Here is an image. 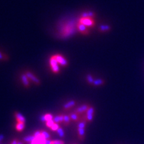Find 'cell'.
I'll use <instances>...</instances> for the list:
<instances>
[{"label": "cell", "mask_w": 144, "mask_h": 144, "mask_svg": "<svg viewBox=\"0 0 144 144\" xmlns=\"http://www.w3.org/2000/svg\"><path fill=\"white\" fill-rule=\"evenodd\" d=\"M71 118L69 117V116H67V115H65L64 116V124L65 125H67L68 124H69L70 123V121H71Z\"/></svg>", "instance_id": "18"}, {"label": "cell", "mask_w": 144, "mask_h": 144, "mask_svg": "<svg viewBox=\"0 0 144 144\" xmlns=\"http://www.w3.org/2000/svg\"><path fill=\"white\" fill-rule=\"evenodd\" d=\"M26 76H27L29 80H31L33 83H34L36 85H39L40 84V80L38 78H37L33 73H32L30 71H27L26 73Z\"/></svg>", "instance_id": "3"}, {"label": "cell", "mask_w": 144, "mask_h": 144, "mask_svg": "<svg viewBox=\"0 0 144 144\" xmlns=\"http://www.w3.org/2000/svg\"><path fill=\"white\" fill-rule=\"evenodd\" d=\"M4 59V57L3 55V53L0 52V60H2V59Z\"/></svg>", "instance_id": "32"}, {"label": "cell", "mask_w": 144, "mask_h": 144, "mask_svg": "<svg viewBox=\"0 0 144 144\" xmlns=\"http://www.w3.org/2000/svg\"><path fill=\"white\" fill-rule=\"evenodd\" d=\"M50 64L52 70L53 72L55 73H59L60 71V67H59V64L54 57V56H52L50 59Z\"/></svg>", "instance_id": "1"}, {"label": "cell", "mask_w": 144, "mask_h": 144, "mask_svg": "<svg viewBox=\"0 0 144 144\" xmlns=\"http://www.w3.org/2000/svg\"><path fill=\"white\" fill-rule=\"evenodd\" d=\"M17 144H23V143H22V142H18Z\"/></svg>", "instance_id": "35"}, {"label": "cell", "mask_w": 144, "mask_h": 144, "mask_svg": "<svg viewBox=\"0 0 144 144\" xmlns=\"http://www.w3.org/2000/svg\"><path fill=\"white\" fill-rule=\"evenodd\" d=\"M86 79H87V81H88V82L89 83H92V84H93V81H94V79H93V77L90 74H88V76H86Z\"/></svg>", "instance_id": "22"}, {"label": "cell", "mask_w": 144, "mask_h": 144, "mask_svg": "<svg viewBox=\"0 0 144 144\" xmlns=\"http://www.w3.org/2000/svg\"><path fill=\"white\" fill-rule=\"evenodd\" d=\"M3 138H4V136H3V135H2V134L0 135V143H1V142L2 141Z\"/></svg>", "instance_id": "33"}, {"label": "cell", "mask_w": 144, "mask_h": 144, "mask_svg": "<svg viewBox=\"0 0 144 144\" xmlns=\"http://www.w3.org/2000/svg\"><path fill=\"white\" fill-rule=\"evenodd\" d=\"M41 135L45 139H50V135L45 131H41Z\"/></svg>", "instance_id": "19"}, {"label": "cell", "mask_w": 144, "mask_h": 144, "mask_svg": "<svg viewBox=\"0 0 144 144\" xmlns=\"http://www.w3.org/2000/svg\"><path fill=\"white\" fill-rule=\"evenodd\" d=\"M54 57L55 58V59L57 60V62H58V64L60 65H62V66H67V64H68V62H67V60L65 57L59 54H56L54 55H53Z\"/></svg>", "instance_id": "2"}, {"label": "cell", "mask_w": 144, "mask_h": 144, "mask_svg": "<svg viewBox=\"0 0 144 144\" xmlns=\"http://www.w3.org/2000/svg\"><path fill=\"white\" fill-rule=\"evenodd\" d=\"M51 144H64V142L60 140H54V141H52Z\"/></svg>", "instance_id": "26"}, {"label": "cell", "mask_w": 144, "mask_h": 144, "mask_svg": "<svg viewBox=\"0 0 144 144\" xmlns=\"http://www.w3.org/2000/svg\"><path fill=\"white\" fill-rule=\"evenodd\" d=\"M41 135V131H36V132H35V133H34V136L36 137V139H37V138H38L39 137H40Z\"/></svg>", "instance_id": "28"}, {"label": "cell", "mask_w": 144, "mask_h": 144, "mask_svg": "<svg viewBox=\"0 0 144 144\" xmlns=\"http://www.w3.org/2000/svg\"><path fill=\"white\" fill-rule=\"evenodd\" d=\"M59 121H60V123L64 122V115H59Z\"/></svg>", "instance_id": "29"}, {"label": "cell", "mask_w": 144, "mask_h": 144, "mask_svg": "<svg viewBox=\"0 0 144 144\" xmlns=\"http://www.w3.org/2000/svg\"><path fill=\"white\" fill-rule=\"evenodd\" d=\"M41 121H45V118H44V116H41Z\"/></svg>", "instance_id": "34"}, {"label": "cell", "mask_w": 144, "mask_h": 144, "mask_svg": "<svg viewBox=\"0 0 144 144\" xmlns=\"http://www.w3.org/2000/svg\"><path fill=\"white\" fill-rule=\"evenodd\" d=\"M53 121L55 122V123H60V121H59V116H55L54 118H53Z\"/></svg>", "instance_id": "27"}, {"label": "cell", "mask_w": 144, "mask_h": 144, "mask_svg": "<svg viewBox=\"0 0 144 144\" xmlns=\"http://www.w3.org/2000/svg\"><path fill=\"white\" fill-rule=\"evenodd\" d=\"M104 83V81L102 79H94L93 82V85L95 86H99V85H103Z\"/></svg>", "instance_id": "15"}, {"label": "cell", "mask_w": 144, "mask_h": 144, "mask_svg": "<svg viewBox=\"0 0 144 144\" xmlns=\"http://www.w3.org/2000/svg\"><path fill=\"white\" fill-rule=\"evenodd\" d=\"M78 29H79V31H80L81 33H83V34H88V33H89L88 27L84 26L83 24H80V23L78 26Z\"/></svg>", "instance_id": "7"}, {"label": "cell", "mask_w": 144, "mask_h": 144, "mask_svg": "<svg viewBox=\"0 0 144 144\" xmlns=\"http://www.w3.org/2000/svg\"><path fill=\"white\" fill-rule=\"evenodd\" d=\"M15 118H16L17 121L18 122H20V123H24L26 122V119L24 118V116L21 114L19 112H15Z\"/></svg>", "instance_id": "9"}, {"label": "cell", "mask_w": 144, "mask_h": 144, "mask_svg": "<svg viewBox=\"0 0 144 144\" xmlns=\"http://www.w3.org/2000/svg\"><path fill=\"white\" fill-rule=\"evenodd\" d=\"M75 105H76V102L73 101V100H71V101L67 102L65 104H64V108L65 109H68L71 108V107L74 106Z\"/></svg>", "instance_id": "11"}, {"label": "cell", "mask_w": 144, "mask_h": 144, "mask_svg": "<svg viewBox=\"0 0 144 144\" xmlns=\"http://www.w3.org/2000/svg\"><path fill=\"white\" fill-rule=\"evenodd\" d=\"M21 81L23 83V84L25 87H29V78H27V76H26V73H23L21 76Z\"/></svg>", "instance_id": "8"}, {"label": "cell", "mask_w": 144, "mask_h": 144, "mask_svg": "<svg viewBox=\"0 0 144 144\" xmlns=\"http://www.w3.org/2000/svg\"><path fill=\"white\" fill-rule=\"evenodd\" d=\"M94 113V108L93 107H90L86 111V118L88 121H92Z\"/></svg>", "instance_id": "5"}, {"label": "cell", "mask_w": 144, "mask_h": 144, "mask_svg": "<svg viewBox=\"0 0 144 144\" xmlns=\"http://www.w3.org/2000/svg\"><path fill=\"white\" fill-rule=\"evenodd\" d=\"M44 118H45V120L46 122L48 121L53 119V116L51 114H49V113L48 114H45V116H44Z\"/></svg>", "instance_id": "23"}, {"label": "cell", "mask_w": 144, "mask_h": 144, "mask_svg": "<svg viewBox=\"0 0 144 144\" xmlns=\"http://www.w3.org/2000/svg\"><path fill=\"white\" fill-rule=\"evenodd\" d=\"M79 23L87 27H92L94 25V21L92 18H81Z\"/></svg>", "instance_id": "4"}, {"label": "cell", "mask_w": 144, "mask_h": 144, "mask_svg": "<svg viewBox=\"0 0 144 144\" xmlns=\"http://www.w3.org/2000/svg\"><path fill=\"white\" fill-rule=\"evenodd\" d=\"M0 144H1V143H0Z\"/></svg>", "instance_id": "36"}, {"label": "cell", "mask_w": 144, "mask_h": 144, "mask_svg": "<svg viewBox=\"0 0 144 144\" xmlns=\"http://www.w3.org/2000/svg\"><path fill=\"white\" fill-rule=\"evenodd\" d=\"M25 128V123H20V122H18L17 123L16 126H15V128L16 130L18 131H23Z\"/></svg>", "instance_id": "16"}, {"label": "cell", "mask_w": 144, "mask_h": 144, "mask_svg": "<svg viewBox=\"0 0 144 144\" xmlns=\"http://www.w3.org/2000/svg\"><path fill=\"white\" fill-rule=\"evenodd\" d=\"M69 117L71 118V119L73 121H78L79 120V116H78V113H76V112H74V113H70V115H69Z\"/></svg>", "instance_id": "17"}, {"label": "cell", "mask_w": 144, "mask_h": 144, "mask_svg": "<svg viewBox=\"0 0 144 144\" xmlns=\"http://www.w3.org/2000/svg\"><path fill=\"white\" fill-rule=\"evenodd\" d=\"M78 135L81 140H83L85 135V128H78Z\"/></svg>", "instance_id": "13"}, {"label": "cell", "mask_w": 144, "mask_h": 144, "mask_svg": "<svg viewBox=\"0 0 144 144\" xmlns=\"http://www.w3.org/2000/svg\"><path fill=\"white\" fill-rule=\"evenodd\" d=\"M57 133L59 134V137H64L65 133H64V131L63 130V129H62V128H60V127H59V129L57 130Z\"/></svg>", "instance_id": "21"}, {"label": "cell", "mask_w": 144, "mask_h": 144, "mask_svg": "<svg viewBox=\"0 0 144 144\" xmlns=\"http://www.w3.org/2000/svg\"><path fill=\"white\" fill-rule=\"evenodd\" d=\"M95 16V13L93 12H83L81 14V18H92Z\"/></svg>", "instance_id": "10"}, {"label": "cell", "mask_w": 144, "mask_h": 144, "mask_svg": "<svg viewBox=\"0 0 144 144\" xmlns=\"http://www.w3.org/2000/svg\"><path fill=\"white\" fill-rule=\"evenodd\" d=\"M59 128V125H58V123H55L54 125L52 126L51 128V130L52 131H57Z\"/></svg>", "instance_id": "25"}, {"label": "cell", "mask_w": 144, "mask_h": 144, "mask_svg": "<svg viewBox=\"0 0 144 144\" xmlns=\"http://www.w3.org/2000/svg\"><path fill=\"white\" fill-rule=\"evenodd\" d=\"M36 137L34 135H28V136H26L24 138V142H29V143H32V142L36 139Z\"/></svg>", "instance_id": "14"}, {"label": "cell", "mask_w": 144, "mask_h": 144, "mask_svg": "<svg viewBox=\"0 0 144 144\" xmlns=\"http://www.w3.org/2000/svg\"><path fill=\"white\" fill-rule=\"evenodd\" d=\"M90 107V106L88 105H81L80 107H79L78 108L76 109V113H78V114H80V113H83V112H85V111H87V110L88 109V108Z\"/></svg>", "instance_id": "6"}, {"label": "cell", "mask_w": 144, "mask_h": 144, "mask_svg": "<svg viewBox=\"0 0 144 144\" xmlns=\"http://www.w3.org/2000/svg\"><path fill=\"white\" fill-rule=\"evenodd\" d=\"M17 143H18V141H17V139H14V140H13V141H12L11 144H17Z\"/></svg>", "instance_id": "31"}, {"label": "cell", "mask_w": 144, "mask_h": 144, "mask_svg": "<svg viewBox=\"0 0 144 144\" xmlns=\"http://www.w3.org/2000/svg\"><path fill=\"white\" fill-rule=\"evenodd\" d=\"M54 124H55V122L53 121V119L48 121H47V122H46V125H47V127H48V128H52V126L54 125Z\"/></svg>", "instance_id": "24"}, {"label": "cell", "mask_w": 144, "mask_h": 144, "mask_svg": "<svg viewBox=\"0 0 144 144\" xmlns=\"http://www.w3.org/2000/svg\"><path fill=\"white\" fill-rule=\"evenodd\" d=\"M86 121L87 120L82 119V121H81L80 122L78 123V128H85V125H86Z\"/></svg>", "instance_id": "20"}, {"label": "cell", "mask_w": 144, "mask_h": 144, "mask_svg": "<svg viewBox=\"0 0 144 144\" xmlns=\"http://www.w3.org/2000/svg\"><path fill=\"white\" fill-rule=\"evenodd\" d=\"M52 142L50 139H45V144H51Z\"/></svg>", "instance_id": "30"}, {"label": "cell", "mask_w": 144, "mask_h": 144, "mask_svg": "<svg viewBox=\"0 0 144 144\" xmlns=\"http://www.w3.org/2000/svg\"><path fill=\"white\" fill-rule=\"evenodd\" d=\"M111 29V27L107 25H102L99 27V30L102 32H105V31H108Z\"/></svg>", "instance_id": "12"}]
</instances>
